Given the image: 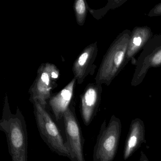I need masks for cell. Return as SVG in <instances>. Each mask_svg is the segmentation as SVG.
<instances>
[{
    "label": "cell",
    "mask_w": 161,
    "mask_h": 161,
    "mask_svg": "<svg viewBox=\"0 0 161 161\" xmlns=\"http://www.w3.org/2000/svg\"><path fill=\"white\" fill-rule=\"evenodd\" d=\"M0 130L5 134L12 161H28V135L25 118L19 109L11 113L5 104L0 120Z\"/></svg>",
    "instance_id": "6da1fadb"
},
{
    "label": "cell",
    "mask_w": 161,
    "mask_h": 161,
    "mask_svg": "<svg viewBox=\"0 0 161 161\" xmlns=\"http://www.w3.org/2000/svg\"><path fill=\"white\" fill-rule=\"evenodd\" d=\"M36 121L42 139L53 152L73 160L72 154L61 131L51 115L37 101L34 102Z\"/></svg>",
    "instance_id": "7a4b0ae2"
},
{
    "label": "cell",
    "mask_w": 161,
    "mask_h": 161,
    "mask_svg": "<svg viewBox=\"0 0 161 161\" xmlns=\"http://www.w3.org/2000/svg\"><path fill=\"white\" fill-rule=\"evenodd\" d=\"M63 118L66 142L72 154V161H85L83 153L84 140L74 109L69 107Z\"/></svg>",
    "instance_id": "3957f363"
},
{
    "label": "cell",
    "mask_w": 161,
    "mask_h": 161,
    "mask_svg": "<svg viewBox=\"0 0 161 161\" xmlns=\"http://www.w3.org/2000/svg\"><path fill=\"white\" fill-rule=\"evenodd\" d=\"M74 84V80H73L50 100V105L57 121L63 118L65 112L69 108L73 95Z\"/></svg>",
    "instance_id": "277c9868"
},
{
    "label": "cell",
    "mask_w": 161,
    "mask_h": 161,
    "mask_svg": "<svg viewBox=\"0 0 161 161\" xmlns=\"http://www.w3.org/2000/svg\"><path fill=\"white\" fill-rule=\"evenodd\" d=\"M97 101L96 89L91 87L87 89L82 97L80 110L82 119L86 126L90 124L94 117Z\"/></svg>",
    "instance_id": "5b68a950"
},
{
    "label": "cell",
    "mask_w": 161,
    "mask_h": 161,
    "mask_svg": "<svg viewBox=\"0 0 161 161\" xmlns=\"http://www.w3.org/2000/svg\"><path fill=\"white\" fill-rule=\"evenodd\" d=\"M75 9L77 15L82 17L84 15L86 11L85 3L83 0H78L75 4Z\"/></svg>",
    "instance_id": "8992f818"
},
{
    "label": "cell",
    "mask_w": 161,
    "mask_h": 161,
    "mask_svg": "<svg viewBox=\"0 0 161 161\" xmlns=\"http://www.w3.org/2000/svg\"><path fill=\"white\" fill-rule=\"evenodd\" d=\"M89 54L88 52H85L82 53L78 59L77 64L80 67H83L87 63L89 59Z\"/></svg>",
    "instance_id": "52a82bcc"
},
{
    "label": "cell",
    "mask_w": 161,
    "mask_h": 161,
    "mask_svg": "<svg viewBox=\"0 0 161 161\" xmlns=\"http://www.w3.org/2000/svg\"><path fill=\"white\" fill-rule=\"evenodd\" d=\"M124 56V52L123 51H119L116 53L114 58V62L117 67L119 66V65L122 63Z\"/></svg>",
    "instance_id": "ba28073f"
},
{
    "label": "cell",
    "mask_w": 161,
    "mask_h": 161,
    "mask_svg": "<svg viewBox=\"0 0 161 161\" xmlns=\"http://www.w3.org/2000/svg\"><path fill=\"white\" fill-rule=\"evenodd\" d=\"M152 63L153 64L158 65L161 64V50L154 54L152 59Z\"/></svg>",
    "instance_id": "9c48e42d"
},
{
    "label": "cell",
    "mask_w": 161,
    "mask_h": 161,
    "mask_svg": "<svg viewBox=\"0 0 161 161\" xmlns=\"http://www.w3.org/2000/svg\"><path fill=\"white\" fill-rule=\"evenodd\" d=\"M136 141H137V138L135 136H132L130 138V140L129 142V147L130 148H133L136 146Z\"/></svg>",
    "instance_id": "30bf717a"
},
{
    "label": "cell",
    "mask_w": 161,
    "mask_h": 161,
    "mask_svg": "<svg viewBox=\"0 0 161 161\" xmlns=\"http://www.w3.org/2000/svg\"><path fill=\"white\" fill-rule=\"evenodd\" d=\"M142 40L140 36H136L134 38L133 40V43L134 45L136 47H139L141 45L142 43Z\"/></svg>",
    "instance_id": "8fae6325"
},
{
    "label": "cell",
    "mask_w": 161,
    "mask_h": 161,
    "mask_svg": "<svg viewBox=\"0 0 161 161\" xmlns=\"http://www.w3.org/2000/svg\"><path fill=\"white\" fill-rule=\"evenodd\" d=\"M52 77L53 79H57L58 78V74H57V73L54 72V71H53V72H52L51 73Z\"/></svg>",
    "instance_id": "7c38bea8"
}]
</instances>
